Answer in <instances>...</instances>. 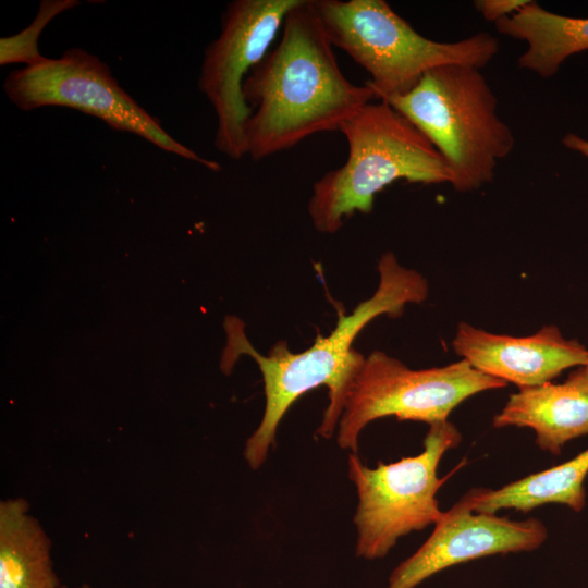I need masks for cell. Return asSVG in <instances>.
<instances>
[{
    "label": "cell",
    "mask_w": 588,
    "mask_h": 588,
    "mask_svg": "<svg viewBox=\"0 0 588 588\" xmlns=\"http://www.w3.org/2000/svg\"><path fill=\"white\" fill-rule=\"evenodd\" d=\"M315 0L287 12L275 47L247 75L243 93L252 114L247 156L258 161L317 133L339 131L365 105L378 100L365 83L340 69Z\"/></svg>",
    "instance_id": "cell-1"
},
{
    "label": "cell",
    "mask_w": 588,
    "mask_h": 588,
    "mask_svg": "<svg viewBox=\"0 0 588 588\" xmlns=\"http://www.w3.org/2000/svg\"><path fill=\"white\" fill-rule=\"evenodd\" d=\"M378 271L379 284L372 296L360 302L350 315L340 316L329 335H318L315 343L301 353H292L285 342H279L265 356L249 343L240 319H225L228 343L221 362L223 371L231 370L238 355H248L258 365L264 381L262 419L244 449L245 461L252 469L265 463L274 445L278 426L291 405L320 385L329 389V404L316 434L330 439L342 414L347 384L363 356L352 347L357 334L375 318L396 317L406 304L422 303L428 297L426 278L403 267L393 253L387 252L380 257Z\"/></svg>",
    "instance_id": "cell-2"
},
{
    "label": "cell",
    "mask_w": 588,
    "mask_h": 588,
    "mask_svg": "<svg viewBox=\"0 0 588 588\" xmlns=\"http://www.w3.org/2000/svg\"><path fill=\"white\" fill-rule=\"evenodd\" d=\"M348 154L313 186L308 215L320 233L338 232L356 212L372 211L375 197L399 180L452 184L453 172L430 139L384 100L365 105L339 130Z\"/></svg>",
    "instance_id": "cell-3"
},
{
    "label": "cell",
    "mask_w": 588,
    "mask_h": 588,
    "mask_svg": "<svg viewBox=\"0 0 588 588\" xmlns=\"http://www.w3.org/2000/svg\"><path fill=\"white\" fill-rule=\"evenodd\" d=\"M481 69L446 64L427 72L407 93L384 101L406 117L450 166L457 192L490 183L515 136L498 113V98Z\"/></svg>",
    "instance_id": "cell-4"
},
{
    "label": "cell",
    "mask_w": 588,
    "mask_h": 588,
    "mask_svg": "<svg viewBox=\"0 0 588 588\" xmlns=\"http://www.w3.org/2000/svg\"><path fill=\"white\" fill-rule=\"evenodd\" d=\"M315 5L331 44L369 74L366 84L378 100L407 93L441 65L482 69L500 48L486 32L452 42L427 38L384 0H315Z\"/></svg>",
    "instance_id": "cell-5"
},
{
    "label": "cell",
    "mask_w": 588,
    "mask_h": 588,
    "mask_svg": "<svg viewBox=\"0 0 588 588\" xmlns=\"http://www.w3.org/2000/svg\"><path fill=\"white\" fill-rule=\"evenodd\" d=\"M507 383L475 369L468 362L414 370L381 351L362 356L347 384L338 424L336 443L358 451V437L371 421H446L451 412L474 394Z\"/></svg>",
    "instance_id": "cell-6"
},
{
    "label": "cell",
    "mask_w": 588,
    "mask_h": 588,
    "mask_svg": "<svg viewBox=\"0 0 588 588\" xmlns=\"http://www.w3.org/2000/svg\"><path fill=\"white\" fill-rule=\"evenodd\" d=\"M461 441L458 429L446 420L429 426L416 456L370 468L356 453L348 454V477L358 495L356 556L382 559L401 537L437 524L443 512L436 495L448 479L438 477V465Z\"/></svg>",
    "instance_id": "cell-7"
},
{
    "label": "cell",
    "mask_w": 588,
    "mask_h": 588,
    "mask_svg": "<svg viewBox=\"0 0 588 588\" xmlns=\"http://www.w3.org/2000/svg\"><path fill=\"white\" fill-rule=\"evenodd\" d=\"M8 98L21 110L71 108L102 120L115 131L133 133L160 149L197 162L211 171L221 166L174 139L125 91L109 66L84 49H68L60 58L12 71L4 79Z\"/></svg>",
    "instance_id": "cell-8"
},
{
    "label": "cell",
    "mask_w": 588,
    "mask_h": 588,
    "mask_svg": "<svg viewBox=\"0 0 588 588\" xmlns=\"http://www.w3.org/2000/svg\"><path fill=\"white\" fill-rule=\"evenodd\" d=\"M298 0H234L221 14L220 33L204 51L198 88L217 118L216 148L233 160L247 155L252 114L243 85L281 30Z\"/></svg>",
    "instance_id": "cell-9"
},
{
    "label": "cell",
    "mask_w": 588,
    "mask_h": 588,
    "mask_svg": "<svg viewBox=\"0 0 588 588\" xmlns=\"http://www.w3.org/2000/svg\"><path fill=\"white\" fill-rule=\"evenodd\" d=\"M548 537L537 518L511 520L473 512L460 499L443 512L429 538L391 573L387 588H415L456 564L498 553L532 551Z\"/></svg>",
    "instance_id": "cell-10"
},
{
    "label": "cell",
    "mask_w": 588,
    "mask_h": 588,
    "mask_svg": "<svg viewBox=\"0 0 588 588\" xmlns=\"http://www.w3.org/2000/svg\"><path fill=\"white\" fill-rule=\"evenodd\" d=\"M452 346L475 369L519 389L551 382L565 369L588 364L585 345L564 338L555 326L516 338L461 322Z\"/></svg>",
    "instance_id": "cell-11"
},
{
    "label": "cell",
    "mask_w": 588,
    "mask_h": 588,
    "mask_svg": "<svg viewBox=\"0 0 588 588\" xmlns=\"http://www.w3.org/2000/svg\"><path fill=\"white\" fill-rule=\"evenodd\" d=\"M493 426L531 428L541 450L560 455L566 442L588 434V367H577L562 383L519 389L494 416Z\"/></svg>",
    "instance_id": "cell-12"
},
{
    "label": "cell",
    "mask_w": 588,
    "mask_h": 588,
    "mask_svg": "<svg viewBox=\"0 0 588 588\" xmlns=\"http://www.w3.org/2000/svg\"><path fill=\"white\" fill-rule=\"evenodd\" d=\"M494 25L500 34L526 44L518 66L543 78L555 75L571 56L588 50V17L553 13L535 1Z\"/></svg>",
    "instance_id": "cell-13"
},
{
    "label": "cell",
    "mask_w": 588,
    "mask_h": 588,
    "mask_svg": "<svg viewBox=\"0 0 588 588\" xmlns=\"http://www.w3.org/2000/svg\"><path fill=\"white\" fill-rule=\"evenodd\" d=\"M24 498L0 502V588H59L51 540Z\"/></svg>",
    "instance_id": "cell-14"
},
{
    "label": "cell",
    "mask_w": 588,
    "mask_h": 588,
    "mask_svg": "<svg viewBox=\"0 0 588 588\" xmlns=\"http://www.w3.org/2000/svg\"><path fill=\"white\" fill-rule=\"evenodd\" d=\"M587 475L588 449L565 463L499 489H471L461 499L476 513L495 514L502 509L527 513L548 503L564 504L580 512L586 504L584 481Z\"/></svg>",
    "instance_id": "cell-15"
},
{
    "label": "cell",
    "mask_w": 588,
    "mask_h": 588,
    "mask_svg": "<svg viewBox=\"0 0 588 588\" xmlns=\"http://www.w3.org/2000/svg\"><path fill=\"white\" fill-rule=\"evenodd\" d=\"M79 4L76 0H42L34 21L22 32L0 39V65L24 63L35 65L47 57L39 52V37L45 27L59 14Z\"/></svg>",
    "instance_id": "cell-16"
},
{
    "label": "cell",
    "mask_w": 588,
    "mask_h": 588,
    "mask_svg": "<svg viewBox=\"0 0 588 588\" xmlns=\"http://www.w3.org/2000/svg\"><path fill=\"white\" fill-rule=\"evenodd\" d=\"M529 2V0H478L475 1V7L486 21L497 23L515 14Z\"/></svg>",
    "instance_id": "cell-17"
},
{
    "label": "cell",
    "mask_w": 588,
    "mask_h": 588,
    "mask_svg": "<svg viewBox=\"0 0 588 588\" xmlns=\"http://www.w3.org/2000/svg\"><path fill=\"white\" fill-rule=\"evenodd\" d=\"M563 145L574 151L588 158V140L577 134L568 133L562 138Z\"/></svg>",
    "instance_id": "cell-18"
},
{
    "label": "cell",
    "mask_w": 588,
    "mask_h": 588,
    "mask_svg": "<svg viewBox=\"0 0 588 588\" xmlns=\"http://www.w3.org/2000/svg\"><path fill=\"white\" fill-rule=\"evenodd\" d=\"M59 588H68V587H65V586H60ZM76 588H91V587H90L89 585H87V584H83V585H81V586H78V587H76Z\"/></svg>",
    "instance_id": "cell-19"
},
{
    "label": "cell",
    "mask_w": 588,
    "mask_h": 588,
    "mask_svg": "<svg viewBox=\"0 0 588 588\" xmlns=\"http://www.w3.org/2000/svg\"><path fill=\"white\" fill-rule=\"evenodd\" d=\"M586 366L588 367V364Z\"/></svg>",
    "instance_id": "cell-20"
}]
</instances>
